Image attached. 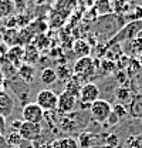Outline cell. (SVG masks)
Returning <instances> with one entry per match:
<instances>
[{
	"instance_id": "obj_15",
	"label": "cell",
	"mask_w": 142,
	"mask_h": 148,
	"mask_svg": "<svg viewBox=\"0 0 142 148\" xmlns=\"http://www.w3.org/2000/svg\"><path fill=\"white\" fill-rule=\"evenodd\" d=\"M92 7H94L97 16L112 14V1L111 0H94Z\"/></svg>"
},
{
	"instance_id": "obj_25",
	"label": "cell",
	"mask_w": 142,
	"mask_h": 148,
	"mask_svg": "<svg viewBox=\"0 0 142 148\" xmlns=\"http://www.w3.org/2000/svg\"><path fill=\"white\" fill-rule=\"evenodd\" d=\"M119 121H121V120H119V118L117 117V114L111 112V114L108 115V118H106L105 123H108V125H112V127H114V125H117V124H118Z\"/></svg>"
},
{
	"instance_id": "obj_9",
	"label": "cell",
	"mask_w": 142,
	"mask_h": 148,
	"mask_svg": "<svg viewBox=\"0 0 142 148\" xmlns=\"http://www.w3.org/2000/svg\"><path fill=\"white\" fill-rule=\"evenodd\" d=\"M122 51L125 56H128L129 58H134V57H138L142 53V36L138 34L135 38L132 40H128L124 43V47H122Z\"/></svg>"
},
{
	"instance_id": "obj_24",
	"label": "cell",
	"mask_w": 142,
	"mask_h": 148,
	"mask_svg": "<svg viewBox=\"0 0 142 148\" xmlns=\"http://www.w3.org/2000/svg\"><path fill=\"white\" fill-rule=\"evenodd\" d=\"M20 141H21V138H20L18 132H12V134L6 138V143H7L9 145H18Z\"/></svg>"
},
{
	"instance_id": "obj_4",
	"label": "cell",
	"mask_w": 142,
	"mask_h": 148,
	"mask_svg": "<svg viewBox=\"0 0 142 148\" xmlns=\"http://www.w3.org/2000/svg\"><path fill=\"white\" fill-rule=\"evenodd\" d=\"M44 110L36 104V103H29L23 107L21 110V117L23 121L26 123H34V124H41V121L44 120Z\"/></svg>"
},
{
	"instance_id": "obj_12",
	"label": "cell",
	"mask_w": 142,
	"mask_h": 148,
	"mask_svg": "<svg viewBox=\"0 0 142 148\" xmlns=\"http://www.w3.org/2000/svg\"><path fill=\"white\" fill-rule=\"evenodd\" d=\"M24 49V53H23V63L26 64H30V66H34L40 61V50L36 47L34 44H27L23 47Z\"/></svg>"
},
{
	"instance_id": "obj_3",
	"label": "cell",
	"mask_w": 142,
	"mask_h": 148,
	"mask_svg": "<svg viewBox=\"0 0 142 148\" xmlns=\"http://www.w3.org/2000/svg\"><path fill=\"white\" fill-rule=\"evenodd\" d=\"M57 101H58V95L51 88H43L36 95V104H38L44 110V112L57 110Z\"/></svg>"
},
{
	"instance_id": "obj_22",
	"label": "cell",
	"mask_w": 142,
	"mask_h": 148,
	"mask_svg": "<svg viewBox=\"0 0 142 148\" xmlns=\"http://www.w3.org/2000/svg\"><path fill=\"white\" fill-rule=\"evenodd\" d=\"M60 148H80V144L74 137H64L60 140Z\"/></svg>"
},
{
	"instance_id": "obj_7",
	"label": "cell",
	"mask_w": 142,
	"mask_h": 148,
	"mask_svg": "<svg viewBox=\"0 0 142 148\" xmlns=\"http://www.w3.org/2000/svg\"><path fill=\"white\" fill-rule=\"evenodd\" d=\"M17 132L21 140L34 141V140H37L41 135L43 128H41V124H34V123H26V121H23Z\"/></svg>"
},
{
	"instance_id": "obj_11",
	"label": "cell",
	"mask_w": 142,
	"mask_h": 148,
	"mask_svg": "<svg viewBox=\"0 0 142 148\" xmlns=\"http://www.w3.org/2000/svg\"><path fill=\"white\" fill-rule=\"evenodd\" d=\"M23 53H24V49L21 46H12L10 49H7L4 57L9 63H12L16 69H18L23 61Z\"/></svg>"
},
{
	"instance_id": "obj_1",
	"label": "cell",
	"mask_w": 142,
	"mask_h": 148,
	"mask_svg": "<svg viewBox=\"0 0 142 148\" xmlns=\"http://www.w3.org/2000/svg\"><path fill=\"white\" fill-rule=\"evenodd\" d=\"M142 32V20H134V21H128L126 24H124L118 32L117 34L109 40V46L111 44H119L122 41H128V40H132L138 36Z\"/></svg>"
},
{
	"instance_id": "obj_13",
	"label": "cell",
	"mask_w": 142,
	"mask_h": 148,
	"mask_svg": "<svg viewBox=\"0 0 142 148\" xmlns=\"http://www.w3.org/2000/svg\"><path fill=\"white\" fill-rule=\"evenodd\" d=\"M17 77L26 84H31L34 81L36 77V69L34 66H30V64H26V63H21V66L17 69Z\"/></svg>"
},
{
	"instance_id": "obj_30",
	"label": "cell",
	"mask_w": 142,
	"mask_h": 148,
	"mask_svg": "<svg viewBox=\"0 0 142 148\" xmlns=\"http://www.w3.org/2000/svg\"><path fill=\"white\" fill-rule=\"evenodd\" d=\"M137 60L139 61V64H141V67H142V53H141L139 56H138V58H137Z\"/></svg>"
},
{
	"instance_id": "obj_18",
	"label": "cell",
	"mask_w": 142,
	"mask_h": 148,
	"mask_svg": "<svg viewBox=\"0 0 142 148\" xmlns=\"http://www.w3.org/2000/svg\"><path fill=\"white\" fill-rule=\"evenodd\" d=\"M131 9V4L128 0H112V13L117 16H125L128 14Z\"/></svg>"
},
{
	"instance_id": "obj_5",
	"label": "cell",
	"mask_w": 142,
	"mask_h": 148,
	"mask_svg": "<svg viewBox=\"0 0 142 148\" xmlns=\"http://www.w3.org/2000/svg\"><path fill=\"white\" fill-rule=\"evenodd\" d=\"M101 90L97 84L94 83H85L84 86H81L80 91H78V98L84 106H91L94 101H97L100 98Z\"/></svg>"
},
{
	"instance_id": "obj_26",
	"label": "cell",
	"mask_w": 142,
	"mask_h": 148,
	"mask_svg": "<svg viewBox=\"0 0 142 148\" xmlns=\"http://www.w3.org/2000/svg\"><path fill=\"white\" fill-rule=\"evenodd\" d=\"M6 127H7V123H6V117H3L0 114V135L6 132Z\"/></svg>"
},
{
	"instance_id": "obj_10",
	"label": "cell",
	"mask_w": 142,
	"mask_h": 148,
	"mask_svg": "<svg viewBox=\"0 0 142 148\" xmlns=\"http://www.w3.org/2000/svg\"><path fill=\"white\" fill-rule=\"evenodd\" d=\"M13 108H14L13 98L10 97V94H7V92L3 90V87H1L0 88V114L7 118L9 115H12Z\"/></svg>"
},
{
	"instance_id": "obj_17",
	"label": "cell",
	"mask_w": 142,
	"mask_h": 148,
	"mask_svg": "<svg viewBox=\"0 0 142 148\" xmlns=\"http://www.w3.org/2000/svg\"><path fill=\"white\" fill-rule=\"evenodd\" d=\"M57 80H58V77H57V73L54 69H51V67L43 69V71L40 74V81L44 86H53V84H55Z\"/></svg>"
},
{
	"instance_id": "obj_27",
	"label": "cell",
	"mask_w": 142,
	"mask_h": 148,
	"mask_svg": "<svg viewBox=\"0 0 142 148\" xmlns=\"http://www.w3.org/2000/svg\"><path fill=\"white\" fill-rule=\"evenodd\" d=\"M108 143H109V144H112V145H115V144L118 143V138H117V135H114V134H112V135H109V138H108Z\"/></svg>"
},
{
	"instance_id": "obj_16",
	"label": "cell",
	"mask_w": 142,
	"mask_h": 148,
	"mask_svg": "<svg viewBox=\"0 0 142 148\" xmlns=\"http://www.w3.org/2000/svg\"><path fill=\"white\" fill-rule=\"evenodd\" d=\"M126 110H128V114H131L134 118H142V94L135 95L131 100Z\"/></svg>"
},
{
	"instance_id": "obj_29",
	"label": "cell",
	"mask_w": 142,
	"mask_h": 148,
	"mask_svg": "<svg viewBox=\"0 0 142 148\" xmlns=\"http://www.w3.org/2000/svg\"><path fill=\"white\" fill-rule=\"evenodd\" d=\"M4 83H6V77H4V74H3V71L0 70V88L4 86Z\"/></svg>"
},
{
	"instance_id": "obj_14",
	"label": "cell",
	"mask_w": 142,
	"mask_h": 148,
	"mask_svg": "<svg viewBox=\"0 0 142 148\" xmlns=\"http://www.w3.org/2000/svg\"><path fill=\"white\" fill-rule=\"evenodd\" d=\"M72 51H74V54L77 56L78 58H81V57H89V54H91V44H89L88 41L83 40V38L75 40L72 43Z\"/></svg>"
},
{
	"instance_id": "obj_23",
	"label": "cell",
	"mask_w": 142,
	"mask_h": 148,
	"mask_svg": "<svg viewBox=\"0 0 142 148\" xmlns=\"http://www.w3.org/2000/svg\"><path fill=\"white\" fill-rule=\"evenodd\" d=\"M112 112H114V114H117V117H118L119 120H122L125 115L128 114V110H126V107H125L124 104L117 103L115 106H112Z\"/></svg>"
},
{
	"instance_id": "obj_2",
	"label": "cell",
	"mask_w": 142,
	"mask_h": 148,
	"mask_svg": "<svg viewBox=\"0 0 142 148\" xmlns=\"http://www.w3.org/2000/svg\"><path fill=\"white\" fill-rule=\"evenodd\" d=\"M111 112H112V106L102 98H98L89 106V115L97 123H105Z\"/></svg>"
},
{
	"instance_id": "obj_6",
	"label": "cell",
	"mask_w": 142,
	"mask_h": 148,
	"mask_svg": "<svg viewBox=\"0 0 142 148\" xmlns=\"http://www.w3.org/2000/svg\"><path fill=\"white\" fill-rule=\"evenodd\" d=\"M95 61L91 57H81L75 61L72 73L74 75H78L81 78H88L89 75L95 73Z\"/></svg>"
},
{
	"instance_id": "obj_19",
	"label": "cell",
	"mask_w": 142,
	"mask_h": 148,
	"mask_svg": "<svg viewBox=\"0 0 142 148\" xmlns=\"http://www.w3.org/2000/svg\"><path fill=\"white\" fill-rule=\"evenodd\" d=\"M3 43L9 47L17 46V30L16 29H6L3 32Z\"/></svg>"
},
{
	"instance_id": "obj_20",
	"label": "cell",
	"mask_w": 142,
	"mask_h": 148,
	"mask_svg": "<svg viewBox=\"0 0 142 148\" xmlns=\"http://www.w3.org/2000/svg\"><path fill=\"white\" fill-rule=\"evenodd\" d=\"M31 40H33V33L29 30V27L17 32V46L24 47L27 44H31Z\"/></svg>"
},
{
	"instance_id": "obj_21",
	"label": "cell",
	"mask_w": 142,
	"mask_h": 148,
	"mask_svg": "<svg viewBox=\"0 0 142 148\" xmlns=\"http://www.w3.org/2000/svg\"><path fill=\"white\" fill-rule=\"evenodd\" d=\"M115 98L118 100V103H119V104L126 103L128 100H131L129 90H128V88H124V87H118V88H117V91H115Z\"/></svg>"
},
{
	"instance_id": "obj_8",
	"label": "cell",
	"mask_w": 142,
	"mask_h": 148,
	"mask_svg": "<svg viewBox=\"0 0 142 148\" xmlns=\"http://www.w3.org/2000/svg\"><path fill=\"white\" fill-rule=\"evenodd\" d=\"M77 106V97L72 95L68 91H63L58 95V101H57V110L63 114H70L71 111H74Z\"/></svg>"
},
{
	"instance_id": "obj_28",
	"label": "cell",
	"mask_w": 142,
	"mask_h": 148,
	"mask_svg": "<svg viewBox=\"0 0 142 148\" xmlns=\"http://www.w3.org/2000/svg\"><path fill=\"white\" fill-rule=\"evenodd\" d=\"M21 123H23L21 120H16V121L13 123V125H12V127H13V130H16V132L18 131V128H20V125H21Z\"/></svg>"
}]
</instances>
